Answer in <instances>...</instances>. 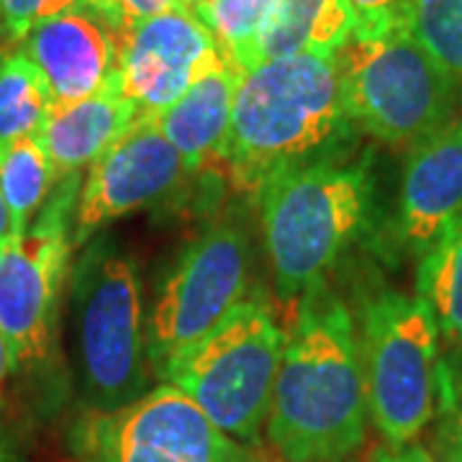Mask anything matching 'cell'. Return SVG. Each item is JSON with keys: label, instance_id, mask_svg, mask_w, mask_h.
Returning a JSON list of instances; mask_svg holds the SVG:
<instances>
[{"label": "cell", "instance_id": "7a4b0ae2", "mask_svg": "<svg viewBox=\"0 0 462 462\" xmlns=\"http://www.w3.org/2000/svg\"><path fill=\"white\" fill-rule=\"evenodd\" d=\"M349 132L337 57H281L242 72L221 160L239 188L260 193L281 170L314 160Z\"/></svg>", "mask_w": 462, "mask_h": 462}, {"label": "cell", "instance_id": "e0dca14e", "mask_svg": "<svg viewBox=\"0 0 462 462\" xmlns=\"http://www.w3.org/2000/svg\"><path fill=\"white\" fill-rule=\"evenodd\" d=\"M352 32L355 21L345 0H281L257 44L254 67L296 54L334 60L352 39Z\"/></svg>", "mask_w": 462, "mask_h": 462}, {"label": "cell", "instance_id": "603a6c76", "mask_svg": "<svg viewBox=\"0 0 462 462\" xmlns=\"http://www.w3.org/2000/svg\"><path fill=\"white\" fill-rule=\"evenodd\" d=\"M83 3L88 0H0V42L21 44L39 23Z\"/></svg>", "mask_w": 462, "mask_h": 462}, {"label": "cell", "instance_id": "9c48e42d", "mask_svg": "<svg viewBox=\"0 0 462 462\" xmlns=\"http://www.w3.org/2000/svg\"><path fill=\"white\" fill-rule=\"evenodd\" d=\"M252 245L236 218L216 221L175 257L144 319L152 375L206 337L249 288Z\"/></svg>", "mask_w": 462, "mask_h": 462}, {"label": "cell", "instance_id": "52a82bcc", "mask_svg": "<svg viewBox=\"0 0 462 462\" xmlns=\"http://www.w3.org/2000/svg\"><path fill=\"white\" fill-rule=\"evenodd\" d=\"M367 413L391 447L411 445L437 411L439 324L421 296L383 288L360 316Z\"/></svg>", "mask_w": 462, "mask_h": 462}, {"label": "cell", "instance_id": "f1b7e54d", "mask_svg": "<svg viewBox=\"0 0 462 462\" xmlns=\"http://www.w3.org/2000/svg\"><path fill=\"white\" fill-rule=\"evenodd\" d=\"M11 236V218H8V211H5V203H3V196H0V245Z\"/></svg>", "mask_w": 462, "mask_h": 462}, {"label": "cell", "instance_id": "30bf717a", "mask_svg": "<svg viewBox=\"0 0 462 462\" xmlns=\"http://www.w3.org/2000/svg\"><path fill=\"white\" fill-rule=\"evenodd\" d=\"M88 462H263L170 383L111 413H90L78 430Z\"/></svg>", "mask_w": 462, "mask_h": 462}, {"label": "cell", "instance_id": "9a60e30c", "mask_svg": "<svg viewBox=\"0 0 462 462\" xmlns=\"http://www.w3.org/2000/svg\"><path fill=\"white\" fill-rule=\"evenodd\" d=\"M136 106L126 98L121 72L98 93L80 100L51 103L36 139L47 152L57 178L83 172L136 121Z\"/></svg>", "mask_w": 462, "mask_h": 462}, {"label": "cell", "instance_id": "ac0fdd59", "mask_svg": "<svg viewBox=\"0 0 462 462\" xmlns=\"http://www.w3.org/2000/svg\"><path fill=\"white\" fill-rule=\"evenodd\" d=\"M57 172L36 136L0 142V196L11 218V236H21L57 185Z\"/></svg>", "mask_w": 462, "mask_h": 462}, {"label": "cell", "instance_id": "484cf974", "mask_svg": "<svg viewBox=\"0 0 462 462\" xmlns=\"http://www.w3.org/2000/svg\"><path fill=\"white\" fill-rule=\"evenodd\" d=\"M90 3L121 33H126L134 23H139L144 18L165 14V11H172V8H182L178 0H90Z\"/></svg>", "mask_w": 462, "mask_h": 462}, {"label": "cell", "instance_id": "3957f363", "mask_svg": "<svg viewBox=\"0 0 462 462\" xmlns=\"http://www.w3.org/2000/svg\"><path fill=\"white\" fill-rule=\"evenodd\" d=\"M80 249L67 278L72 363L90 413H111L152 388L142 278L132 252L108 234Z\"/></svg>", "mask_w": 462, "mask_h": 462}, {"label": "cell", "instance_id": "6da1fadb", "mask_svg": "<svg viewBox=\"0 0 462 462\" xmlns=\"http://www.w3.org/2000/svg\"><path fill=\"white\" fill-rule=\"evenodd\" d=\"M355 319L327 281L298 298L264 434L282 462H345L367 430Z\"/></svg>", "mask_w": 462, "mask_h": 462}, {"label": "cell", "instance_id": "7402d4cb", "mask_svg": "<svg viewBox=\"0 0 462 462\" xmlns=\"http://www.w3.org/2000/svg\"><path fill=\"white\" fill-rule=\"evenodd\" d=\"M401 29L462 96V0H403Z\"/></svg>", "mask_w": 462, "mask_h": 462}, {"label": "cell", "instance_id": "2e32d148", "mask_svg": "<svg viewBox=\"0 0 462 462\" xmlns=\"http://www.w3.org/2000/svg\"><path fill=\"white\" fill-rule=\"evenodd\" d=\"M239 78L242 72L224 60L200 75L165 111L152 116L162 136L178 149L188 175L221 160Z\"/></svg>", "mask_w": 462, "mask_h": 462}, {"label": "cell", "instance_id": "8fae6325", "mask_svg": "<svg viewBox=\"0 0 462 462\" xmlns=\"http://www.w3.org/2000/svg\"><path fill=\"white\" fill-rule=\"evenodd\" d=\"M185 178L188 170L178 149L162 136L154 118L136 116L132 126L90 165L80 185L72 249L85 247L116 218L165 200Z\"/></svg>", "mask_w": 462, "mask_h": 462}, {"label": "cell", "instance_id": "ba28073f", "mask_svg": "<svg viewBox=\"0 0 462 462\" xmlns=\"http://www.w3.org/2000/svg\"><path fill=\"white\" fill-rule=\"evenodd\" d=\"M80 180V172L60 178L32 226L0 245V329L14 355V375H36L57 357Z\"/></svg>", "mask_w": 462, "mask_h": 462}, {"label": "cell", "instance_id": "5b68a950", "mask_svg": "<svg viewBox=\"0 0 462 462\" xmlns=\"http://www.w3.org/2000/svg\"><path fill=\"white\" fill-rule=\"evenodd\" d=\"M285 331L270 306L245 298L214 329L160 373L196 401L216 427L236 442L260 445L281 367Z\"/></svg>", "mask_w": 462, "mask_h": 462}, {"label": "cell", "instance_id": "4dcf8cb0", "mask_svg": "<svg viewBox=\"0 0 462 462\" xmlns=\"http://www.w3.org/2000/svg\"><path fill=\"white\" fill-rule=\"evenodd\" d=\"M0 462H11V455H8V449H5L3 442H0Z\"/></svg>", "mask_w": 462, "mask_h": 462}, {"label": "cell", "instance_id": "83f0119b", "mask_svg": "<svg viewBox=\"0 0 462 462\" xmlns=\"http://www.w3.org/2000/svg\"><path fill=\"white\" fill-rule=\"evenodd\" d=\"M11 378H14V355H11V346L5 342V334L0 329V409L5 403V393H8Z\"/></svg>", "mask_w": 462, "mask_h": 462}, {"label": "cell", "instance_id": "ffe728a7", "mask_svg": "<svg viewBox=\"0 0 462 462\" xmlns=\"http://www.w3.org/2000/svg\"><path fill=\"white\" fill-rule=\"evenodd\" d=\"M281 0H203L193 8L224 60L239 72L254 67V51Z\"/></svg>", "mask_w": 462, "mask_h": 462}, {"label": "cell", "instance_id": "8992f818", "mask_svg": "<svg viewBox=\"0 0 462 462\" xmlns=\"http://www.w3.org/2000/svg\"><path fill=\"white\" fill-rule=\"evenodd\" d=\"M346 121L391 147H416L462 114L455 83L403 29L352 36L337 54Z\"/></svg>", "mask_w": 462, "mask_h": 462}, {"label": "cell", "instance_id": "277c9868", "mask_svg": "<svg viewBox=\"0 0 462 462\" xmlns=\"http://www.w3.org/2000/svg\"><path fill=\"white\" fill-rule=\"evenodd\" d=\"M257 199L275 291L282 300H298L327 281L367 224L370 162L314 157L273 175Z\"/></svg>", "mask_w": 462, "mask_h": 462}, {"label": "cell", "instance_id": "d6986e66", "mask_svg": "<svg viewBox=\"0 0 462 462\" xmlns=\"http://www.w3.org/2000/svg\"><path fill=\"white\" fill-rule=\"evenodd\" d=\"M416 296L430 303L439 334L462 346V214L421 254Z\"/></svg>", "mask_w": 462, "mask_h": 462}, {"label": "cell", "instance_id": "f546056e", "mask_svg": "<svg viewBox=\"0 0 462 462\" xmlns=\"http://www.w3.org/2000/svg\"><path fill=\"white\" fill-rule=\"evenodd\" d=\"M178 3H180L182 8H188V11H193V8H196L199 3H203V0H178Z\"/></svg>", "mask_w": 462, "mask_h": 462}, {"label": "cell", "instance_id": "4fadbf2b", "mask_svg": "<svg viewBox=\"0 0 462 462\" xmlns=\"http://www.w3.org/2000/svg\"><path fill=\"white\" fill-rule=\"evenodd\" d=\"M121 36L88 0L32 29L21 51L44 75L54 103H65L98 93L121 72Z\"/></svg>", "mask_w": 462, "mask_h": 462}, {"label": "cell", "instance_id": "4316f807", "mask_svg": "<svg viewBox=\"0 0 462 462\" xmlns=\"http://www.w3.org/2000/svg\"><path fill=\"white\" fill-rule=\"evenodd\" d=\"M370 462H437L431 457V452H427L424 447L419 445H403V447H380L373 452Z\"/></svg>", "mask_w": 462, "mask_h": 462}, {"label": "cell", "instance_id": "d4e9b609", "mask_svg": "<svg viewBox=\"0 0 462 462\" xmlns=\"http://www.w3.org/2000/svg\"><path fill=\"white\" fill-rule=\"evenodd\" d=\"M345 5L355 21L352 36H357V39L380 36V33L401 29L403 0H345Z\"/></svg>", "mask_w": 462, "mask_h": 462}, {"label": "cell", "instance_id": "44dd1931", "mask_svg": "<svg viewBox=\"0 0 462 462\" xmlns=\"http://www.w3.org/2000/svg\"><path fill=\"white\" fill-rule=\"evenodd\" d=\"M51 103L50 85L23 51L0 57V142L36 136Z\"/></svg>", "mask_w": 462, "mask_h": 462}, {"label": "cell", "instance_id": "5bb4252c", "mask_svg": "<svg viewBox=\"0 0 462 462\" xmlns=\"http://www.w3.org/2000/svg\"><path fill=\"white\" fill-rule=\"evenodd\" d=\"M460 214L462 114L442 132L409 149L398 193V245L421 257Z\"/></svg>", "mask_w": 462, "mask_h": 462}, {"label": "cell", "instance_id": "7c38bea8", "mask_svg": "<svg viewBox=\"0 0 462 462\" xmlns=\"http://www.w3.org/2000/svg\"><path fill=\"white\" fill-rule=\"evenodd\" d=\"M224 62L193 11L172 8L134 23L121 36V83L139 116H154Z\"/></svg>", "mask_w": 462, "mask_h": 462}, {"label": "cell", "instance_id": "cb8c5ba5", "mask_svg": "<svg viewBox=\"0 0 462 462\" xmlns=\"http://www.w3.org/2000/svg\"><path fill=\"white\" fill-rule=\"evenodd\" d=\"M437 409L442 411V445L447 462H462V385L447 373L439 370V388H437Z\"/></svg>", "mask_w": 462, "mask_h": 462}]
</instances>
